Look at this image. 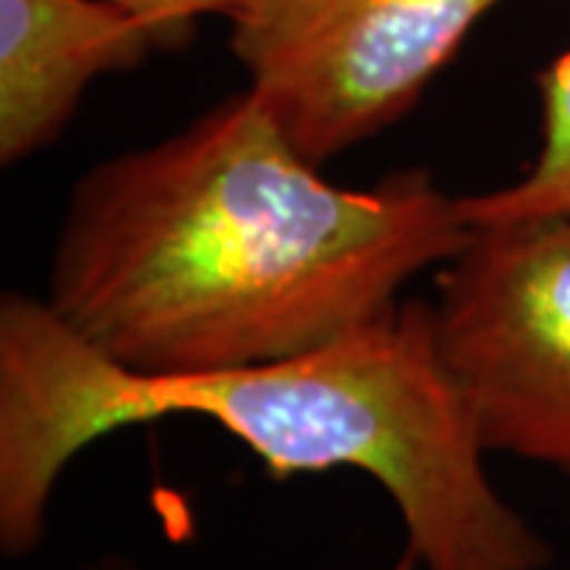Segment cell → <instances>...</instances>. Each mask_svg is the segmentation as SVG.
I'll return each instance as SVG.
<instances>
[{
  "label": "cell",
  "mask_w": 570,
  "mask_h": 570,
  "mask_svg": "<svg viewBox=\"0 0 570 570\" xmlns=\"http://www.w3.org/2000/svg\"><path fill=\"white\" fill-rule=\"evenodd\" d=\"M466 238L428 171L326 181L242 89L73 184L45 302L134 374L269 365L381 317Z\"/></svg>",
  "instance_id": "obj_1"
},
{
  "label": "cell",
  "mask_w": 570,
  "mask_h": 570,
  "mask_svg": "<svg viewBox=\"0 0 570 570\" xmlns=\"http://www.w3.org/2000/svg\"><path fill=\"white\" fill-rule=\"evenodd\" d=\"M168 415H200L276 479L355 469L406 527L419 570H546L549 542L485 469L463 393L438 346L431 302L269 365L134 374L58 321L45 298L0 302V549L36 551L55 485L89 444Z\"/></svg>",
  "instance_id": "obj_2"
},
{
  "label": "cell",
  "mask_w": 570,
  "mask_h": 570,
  "mask_svg": "<svg viewBox=\"0 0 570 570\" xmlns=\"http://www.w3.org/2000/svg\"><path fill=\"white\" fill-rule=\"evenodd\" d=\"M504 0H242L232 55L314 165L377 137L422 99Z\"/></svg>",
  "instance_id": "obj_3"
},
{
  "label": "cell",
  "mask_w": 570,
  "mask_h": 570,
  "mask_svg": "<svg viewBox=\"0 0 570 570\" xmlns=\"http://www.w3.org/2000/svg\"><path fill=\"white\" fill-rule=\"evenodd\" d=\"M431 307L485 450L570 475V219L469 225Z\"/></svg>",
  "instance_id": "obj_4"
},
{
  "label": "cell",
  "mask_w": 570,
  "mask_h": 570,
  "mask_svg": "<svg viewBox=\"0 0 570 570\" xmlns=\"http://www.w3.org/2000/svg\"><path fill=\"white\" fill-rule=\"evenodd\" d=\"M187 39L118 0H0V163L58 140L99 77Z\"/></svg>",
  "instance_id": "obj_5"
},
{
  "label": "cell",
  "mask_w": 570,
  "mask_h": 570,
  "mask_svg": "<svg viewBox=\"0 0 570 570\" xmlns=\"http://www.w3.org/2000/svg\"><path fill=\"white\" fill-rule=\"evenodd\" d=\"M542 146L517 181L460 197L469 225L510 219H570V48L539 73Z\"/></svg>",
  "instance_id": "obj_6"
},
{
  "label": "cell",
  "mask_w": 570,
  "mask_h": 570,
  "mask_svg": "<svg viewBox=\"0 0 570 570\" xmlns=\"http://www.w3.org/2000/svg\"><path fill=\"white\" fill-rule=\"evenodd\" d=\"M118 3L140 13L142 20L159 22L168 29H181L190 36L200 17H209V13L228 17L242 0H118Z\"/></svg>",
  "instance_id": "obj_7"
},
{
  "label": "cell",
  "mask_w": 570,
  "mask_h": 570,
  "mask_svg": "<svg viewBox=\"0 0 570 570\" xmlns=\"http://www.w3.org/2000/svg\"><path fill=\"white\" fill-rule=\"evenodd\" d=\"M86 570H142L140 564H134V561H127V558H121V554H108V558H102V561H96L92 568ZM390 570H419V561L412 558V551H403V558L393 564Z\"/></svg>",
  "instance_id": "obj_8"
}]
</instances>
